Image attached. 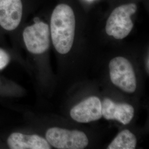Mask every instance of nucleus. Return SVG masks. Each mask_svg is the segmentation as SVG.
<instances>
[{"label":"nucleus","instance_id":"obj_7","mask_svg":"<svg viewBox=\"0 0 149 149\" xmlns=\"http://www.w3.org/2000/svg\"><path fill=\"white\" fill-rule=\"evenodd\" d=\"M70 116L79 123H87L99 120L102 117V102L96 96H91L74 106Z\"/></svg>","mask_w":149,"mask_h":149},{"label":"nucleus","instance_id":"obj_4","mask_svg":"<svg viewBox=\"0 0 149 149\" xmlns=\"http://www.w3.org/2000/svg\"><path fill=\"white\" fill-rule=\"evenodd\" d=\"M45 139L51 146L59 149H85L89 143L85 133L58 127L49 128Z\"/></svg>","mask_w":149,"mask_h":149},{"label":"nucleus","instance_id":"obj_1","mask_svg":"<svg viewBox=\"0 0 149 149\" xmlns=\"http://www.w3.org/2000/svg\"><path fill=\"white\" fill-rule=\"evenodd\" d=\"M50 38L55 50L61 54L68 53L74 42L76 18L72 8L60 3L54 9L50 23Z\"/></svg>","mask_w":149,"mask_h":149},{"label":"nucleus","instance_id":"obj_8","mask_svg":"<svg viewBox=\"0 0 149 149\" xmlns=\"http://www.w3.org/2000/svg\"><path fill=\"white\" fill-rule=\"evenodd\" d=\"M102 114L107 120H116L127 125L133 118L134 109L128 103H117L106 98L102 103Z\"/></svg>","mask_w":149,"mask_h":149},{"label":"nucleus","instance_id":"obj_11","mask_svg":"<svg viewBox=\"0 0 149 149\" xmlns=\"http://www.w3.org/2000/svg\"><path fill=\"white\" fill-rule=\"evenodd\" d=\"M10 57L9 54L2 48H0V70L3 69L9 64Z\"/></svg>","mask_w":149,"mask_h":149},{"label":"nucleus","instance_id":"obj_6","mask_svg":"<svg viewBox=\"0 0 149 149\" xmlns=\"http://www.w3.org/2000/svg\"><path fill=\"white\" fill-rule=\"evenodd\" d=\"M23 13L22 0H0V27L6 31L12 32L19 27Z\"/></svg>","mask_w":149,"mask_h":149},{"label":"nucleus","instance_id":"obj_12","mask_svg":"<svg viewBox=\"0 0 149 149\" xmlns=\"http://www.w3.org/2000/svg\"><path fill=\"white\" fill-rule=\"evenodd\" d=\"M149 56H148L147 59L146 60V63H145V65H146V71H147V72H148V74H149Z\"/></svg>","mask_w":149,"mask_h":149},{"label":"nucleus","instance_id":"obj_5","mask_svg":"<svg viewBox=\"0 0 149 149\" xmlns=\"http://www.w3.org/2000/svg\"><path fill=\"white\" fill-rule=\"evenodd\" d=\"M22 36L27 50L31 53L42 54L49 48L51 39L50 28L44 22H35L26 27Z\"/></svg>","mask_w":149,"mask_h":149},{"label":"nucleus","instance_id":"obj_3","mask_svg":"<svg viewBox=\"0 0 149 149\" xmlns=\"http://www.w3.org/2000/svg\"><path fill=\"white\" fill-rule=\"evenodd\" d=\"M109 75L112 83L123 91L133 93L136 89V79L132 64L128 59L118 56L109 64Z\"/></svg>","mask_w":149,"mask_h":149},{"label":"nucleus","instance_id":"obj_10","mask_svg":"<svg viewBox=\"0 0 149 149\" xmlns=\"http://www.w3.org/2000/svg\"><path fill=\"white\" fill-rule=\"evenodd\" d=\"M137 139L135 135L128 129H125L118 134L108 145L107 149H135Z\"/></svg>","mask_w":149,"mask_h":149},{"label":"nucleus","instance_id":"obj_2","mask_svg":"<svg viewBox=\"0 0 149 149\" xmlns=\"http://www.w3.org/2000/svg\"><path fill=\"white\" fill-rule=\"evenodd\" d=\"M137 10V5L134 3L118 6L112 11L107 21V34L118 40L127 37L133 28L131 17Z\"/></svg>","mask_w":149,"mask_h":149},{"label":"nucleus","instance_id":"obj_9","mask_svg":"<svg viewBox=\"0 0 149 149\" xmlns=\"http://www.w3.org/2000/svg\"><path fill=\"white\" fill-rule=\"evenodd\" d=\"M7 144L11 149H50L46 139L36 134H24L14 132L7 139Z\"/></svg>","mask_w":149,"mask_h":149}]
</instances>
